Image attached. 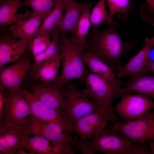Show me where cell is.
<instances>
[{"label":"cell","mask_w":154,"mask_h":154,"mask_svg":"<svg viewBox=\"0 0 154 154\" xmlns=\"http://www.w3.org/2000/svg\"><path fill=\"white\" fill-rule=\"evenodd\" d=\"M151 151L144 142L134 144L132 142L129 154H150Z\"/></svg>","instance_id":"cell-32"},{"label":"cell","mask_w":154,"mask_h":154,"mask_svg":"<svg viewBox=\"0 0 154 154\" xmlns=\"http://www.w3.org/2000/svg\"><path fill=\"white\" fill-rule=\"evenodd\" d=\"M150 151L151 154H154V142H149Z\"/></svg>","instance_id":"cell-37"},{"label":"cell","mask_w":154,"mask_h":154,"mask_svg":"<svg viewBox=\"0 0 154 154\" xmlns=\"http://www.w3.org/2000/svg\"><path fill=\"white\" fill-rule=\"evenodd\" d=\"M21 92L29 106L31 115L44 122H56L60 123L65 132L70 133L74 131L73 125L60 112L47 106L32 92L27 89H22Z\"/></svg>","instance_id":"cell-9"},{"label":"cell","mask_w":154,"mask_h":154,"mask_svg":"<svg viewBox=\"0 0 154 154\" xmlns=\"http://www.w3.org/2000/svg\"><path fill=\"white\" fill-rule=\"evenodd\" d=\"M154 60V48H153L149 53L147 60Z\"/></svg>","instance_id":"cell-35"},{"label":"cell","mask_w":154,"mask_h":154,"mask_svg":"<svg viewBox=\"0 0 154 154\" xmlns=\"http://www.w3.org/2000/svg\"><path fill=\"white\" fill-rule=\"evenodd\" d=\"M9 0H0V5H1L7 1Z\"/></svg>","instance_id":"cell-38"},{"label":"cell","mask_w":154,"mask_h":154,"mask_svg":"<svg viewBox=\"0 0 154 154\" xmlns=\"http://www.w3.org/2000/svg\"><path fill=\"white\" fill-rule=\"evenodd\" d=\"M145 44L136 54L132 56L128 62L119 69L117 76L119 78L126 75L131 77L145 72L144 67L149 53L154 45V36L145 39Z\"/></svg>","instance_id":"cell-16"},{"label":"cell","mask_w":154,"mask_h":154,"mask_svg":"<svg viewBox=\"0 0 154 154\" xmlns=\"http://www.w3.org/2000/svg\"><path fill=\"white\" fill-rule=\"evenodd\" d=\"M59 50L62 56V69L52 82L61 89L64 88L65 84L72 79L84 80L86 71L82 53L75 47L68 34H62L58 40Z\"/></svg>","instance_id":"cell-3"},{"label":"cell","mask_w":154,"mask_h":154,"mask_svg":"<svg viewBox=\"0 0 154 154\" xmlns=\"http://www.w3.org/2000/svg\"><path fill=\"white\" fill-rule=\"evenodd\" d=\"M21 148L31 154H73L72 146L51 141L41 135L25 136L21 142Z\"/></svg>","instance_id":"cell-13"},{"label":"cell","mask_w":154,"mask_h":154,"mask_svg":"<svg viewBox=\"0 0 154 154\" xmlns=\"http://www.w3.org/2000/svg\"><path fill=\"white\" fill-rule=\"evenodd\" d=\"M48 14L33 11L28 19H22L11 25L9 29V34L29 44L35 36L43 20Z\"/></svg>","instance_id":"cell-14"},{"label":"cell","mask_w":154,"mask_h":154,"mask_svg":"<svg viewBox=\"0 0 154 154\" xmlns=\"http://www.w3.org/2000/svg\"><path fill=\"white\" fill-rule=\"evenodd\" d=\"M60 61V59L49 60L32 67L29 75L36 80L44 83H52L58 75Z\"/></svg>","instance_id":"cell-24"},{"label":"cell","mask_w":154,"mask_h":154,"mask_svg":"<svg viewBox=\"0 0 154 154\" xmlns=\"http://www.w3.org/2000/svg\"><path fill=\"white\" fill-rule=\"evenodd\" d=\"M67 0H59L56 4L44 19L37 35L52 37L58 30L60 23L65 10Z\"/></svg>","instance_id":"cell-21"},{"label":"cell","mask_w":154,"mask_h":154,"mask_svg":"<svg viewBox=\"0 0 154 154\" xmlns=\"http://www.w3.org/2000/svg\"><path fill=\"white\" fill-rule=\"evenodd\" d=\"M108 120L103 112L97 110L78 119L74 125V131L80 139H88L105 128Z\"/></svg>","instance_id":"cell-15"},{"label":"cell","mask_w":154,"mask_h":154,"mask_svg":"<svg viewBox=\"0 0 154 154\" xmlns=\"http://www.w3.org/2000/svg\"><path fill=\"white\" fill-rule=\"evenodd\" d=\"M91 2L78 3L67 0L65 11L60 23L58 31L62 34L76 33L78 23L82 12Z\"/></svg>","instance_id":"cell-19"},{"label":"cell","mask_w":154,"mask_h":154,"mask_svg":"<svg viewBox=\"0 0 154 154\" xmlns=\"http://www.w3.org/2000/svg\"><path fill=\"white\" fill-rule=\"evenodd\" d=\"M16 154H31L30 153L26 152L22 148L19 149L16 153Z\"/></svg>","instance_id":"cell-36"},{"label":"cell","mask_w":154,"mask_h":154,"mask_svg":"<svg viewBox=\"0 0 154 154\" xmlns=\"http://www.w3.org/2000/svg\"><path fill=\"white\" fill-rule=\"evenodd\" d=\"M110 127L134 143L154 140V111H149L137 119L125 122L117 120Z\"/></svg>","instance_id":"cell-4"},{"label":"cell","mask_w":154,"mask_h":154,"mask_svg":"<svg viewBox=\"0 0 154 154\" xmlns=\"http://www.w3.org/2000/svg\"><path fill=\"white\" fill-rule=\"evenodd\" d=\"M82 57L84 64L91 72L98 75L106 83L116 82L120 80L116 78L115 74L109 66L98 58L85 52L82 54Z\"/></svg>","instance_id":"cell-23"},{"label":"cell","mask_w":154,"mask_h":154,"mask_svg":"<svg viewBox=\"0 0 154 154\" xmlns=\"http://www.w3.org/2000/svg\"><path fill=\"white\" fill-rule=\"evenodd\" d=\"M49 37L48 36L37 35L28 44V50L34 56L44 52L50 44Z\"/></svg>","instance_id":"cell-30"},{"label":"cell","mask_w":154,"mask_h":154,"mask_svg":"<svg viewBox=\"0 0 154 154\" xmlns=\"http://www.w3.org/2000/svg\"><path fill=\"white\" fill-rule=\"evenodd\" d=\"M32 67L25 56L9 66L0 67V90H17L20 88L27 72Z\"/></svg>","instance_id":"cell-11"},{"label":"cell","mask_w":154,"mask_h":154,"mask_svg":"<svg viewBox=\"0 0 154 154\" xmlns=\"http://www.w3.org/2000/svg\"><path fill=\"white\" fill-rule=\"evenodd\" d=\"M65 88L66 103L62 115L74 126L79 119L98 110L96 103L87 98L69 81Z\"/></svg>","instance_id":"cell-6"},{"label":"cell","mask_w":154,"mask_h":154,"mask_svg":"<svg viewBox=\"0 0 154 154\" xmlns=\"http://www.w3.org/2000/svg\"><path fill=\"white\" fill-rule=\"evenodd\" d=\"M0 5V25L2 29L16 23L23 19L17 14L19 8L23 5L22 0H9Z\"/></svg>","instance_id":"cell-25"},{"label":"cell","mask_w":154,"mask_h":154,"mask_svg":"<svg viewBox=\"0 0 154 154\" xmlns=\"http://www.w3.org/2000/svg\"><path fill=\"white\" fill-rule=\"evenodd\" d=\"M92 5L91 2L82 12L78 23L76 33L70 38L74 45L82 53L84 51L87 36L91 27L90 10Z\"/></svg>","instance_id":"cell-22"},{"label":"cell","mask_w":154,"mask_h":154,"mask_svg":"<svg viewBox=\"0 0 154 154\" xmlns=\"http://www.w3.org/2000/svg\"><path fill=\"white\" fill-rule=\"evenodd\" d=\"M84 75L86 88L80 91L95 102L98 110L103 112L108 120L116 121L117 116L112 106V100L120 86L125 82L120 80L116 82L107 83L98 75L86 70Z\"/></svg>","instance_id":"cell-2"},{"label":"cell","mask_w":154,"mask_h":154,"mask_svg":"<svg viewBox=\"0 0 154 154\" xmlns=\"http://www.w3.org/2000/svg\"><path fill=\"white\" fill-rule=\"evenodd\" d=\"M118 133L111 127L105 128L86 140L94 153L99 151L106 154H129L132 142Z\"/></svg>","instance_id":"cell-5"},{"label":"cell","mask_w":154,"mask_h":154,"mask_svg":"<svg viewBox=\"0 0 154 154\" xmlns=\"http://www.w3.org/2000/svg\"><path fill=\"white\" fill-rule=\"evenodd\" d=\"M3 91H0V112L3 110V106L5 104V100Z\"/></svg>","instance_id":"cell-34"},{"label":"cell","mask_w":154,"mask_h":154,"mask_svg":"<svg viewBox=\"0 0 154 154\" xmlns=\"http://www.w3.org/2000/svg\"><path fill=\"white\" fill-rule=\"evenodd\" d=\"M60 34L56 31L52 36L53 38L46 50L43 52L34 57V63L32 67L36 66L49 60L60 59L61 60L62 56L58 47V40Z\"/></svg>","instance_id":"cell-27"},{"label":"cell","mask_w":154,"mask_h":154,"mask_svg":"<svg viewBox=\"0 0 154 154\" xmlns=\"http://www.w3.org/2000/svg\"><path fill=\"white\" fill-rule=\"evenodd\" d=\"M20 88L17 90L6 91L4 96L6 125L23 128L27 117L31 115L29 104Z\"/></svg>","instance_id":"cell-10"},{"label":"cell","mask_w":154,"mask_h":154,"mask_svg":"<svg viewBox=\"0 0 154 154\" xmlns=\"http://www.w3.org/2000/svg\"><path fill=\"white\" fill-rule=\"evenodd\" d=\"M26 41L12 37L3 36L0 39V67L7 63L15 62L21 58L28 45Z\"/></svg>","instance_id":"cell-18"},{"label":"cell","mask_w":154,"mask_h":154,"mask_svg":"<svg viewBox=\"0 0 154 154\" xmlns=\"http://www.w3.org/2000/svg\"><path fill=\"white\" fill-rule=\"evenodd\" d=\"M120 97V101L114 109L117 114L127 120L139 118L154 108V101L144 94L125 93Z\"/></svg>","instance_id":"cell-8"},{"label":"cell","mask_w":154,"mask_h":154,"mask_svg":"<svg viewBox=\"0 0 154 154\" xmlns=\"http://www.w3.org/2000/svg\"><path fill=\"white\" fill-rule=\"evenodd\" d=\"M59 0H23V4L31 7L33 11L40 13H49Z\"/></svg>","instance_id":"cell-29"},{"label":"cell","mask_w":154,"mask_h":154,"mask_svg":"<svg viewBox=\"0 0 154 154\" xmlns=\"http://www.w3.org/2000/svg\"><path fill=\"white\" fill-rule=\"evenodd\" d=\"M125 84L126 87L120 88L115 94L114 98H118L124 93L135 92L154 98V75L145 72L130 77Z\"/></svg>","instance_id":"cell-20"},{"label":"cell","mask_w":154,"mask_h":154,"mask_svg":"<svg viewBox=\"0 0 154 154\" xmlns=\"http://www.w3.org/2000/svg\"><path fill=\"white\" fill-rule=\"evenodd\" d=\"M27 131L20 126L6 125L0 129V154H14L21 148Z\"/></svg>","instance_id":"cell-17"},{"label":"cell","mask_w":154,"mask_h":154,"mask_svg":"<svg viewBox=\"0 0 154 154\" xmlns=\"http://www.w3.org/2000/svg\"><path fill=\"white\" fill-rule=\"evenodd\" d=\"M24 129L28 135H41L52 141L72 146L76 139L70 133L65 132L60 123L44 122L32 115L28 117Z\"/></svg>","instance_id":"cell-7"},{"label":"cell","mask_w":154,"mask_h":154,"mask_svg":"<svg viewBox=\"0 0 154 154\" xmlns=\"http://www.w3.org/2000/svg\"><path fill=\"white\" fill-rule=\"evenodd\" d=\"M109 10V15L112 19L116 13L120 20H126L133 12L134 6L131 0H106Z\"/></svg>","instance_id":"cell-26"},{"label":"cell","mask_w":154,"mask_h":154,"mask_svg":"<svg viewBox=\"0 0 154 154\" xmlns=\"http://www.w3.org/2000/svg\"><path fill=\"white\" fill-rule=\"evenodd\" d=\"M139 9L142 20L154 26V0H145Z\"/></svg>","instance_id":"cell-31"},{"label":"cell","mask_w":154,"mask_h":154,"mask_svg":"<svg viewBox=\"0 0 154 154\" xmlns=\"http://www.w3.org/2000/svg\"><path fill=\"white\" fill-rule=\"evenodd\" d=\"M118 22L113 21L102 31L92 27L87 35L84 52L92 54L107 64L117 74L122 66L121 59L133 46L132 42L123 40L117 31Z\"/></svg>","instance_id":"cell-1"},{"label":"cell","mask_w":154,"mask_h":154,"mask_svg":"<svg viewBox=\"0 0 154 154\" xmlns=\"http://www.w3.org/2000/svg\"><path fill=\"white\" fill-rule=\"evenodd\" d=\"M105 0H99L93 8L90 15L91 27H97L106 23L110 24L113 20L106 11Z\"/></svg>","instance_id":"cell-28"},{"label":"cell","mask_w":154,"mask_h":154,"mask_svg":"<svg viewBox=\"0 0 154 154\" xmlns=\"http://www.w3.org/2000/svg\"><path fill=\"white\" fill-rule=\"evenodd\" d=\"M144 71L146 73H154V60H147L144 67Z\"/></svg>","instance_id":"cell-33"},{"label":"cell","mask_w":154,"mask_h":154,"mask_svg":"<svg viewBox=\"0 0 154 154\" xmlns=\"http://www.w3.org/2000/svg\"><path fill=\"white\" fill-rule=\"evenodd\" d=\"M27 89L47 106L61 114L66 103L65 88H59L52 83L40 82L30 84Z\"/></svg>","instance_id":"cell-12"}]
</instances>
